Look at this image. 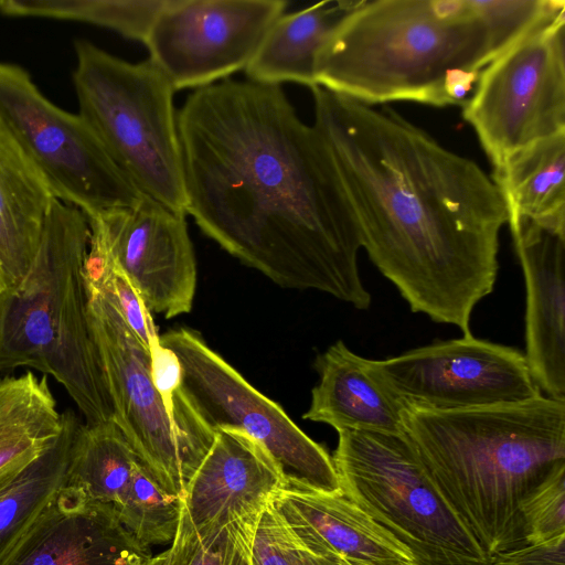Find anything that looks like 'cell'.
Returning a JSON list of instances; mask_svg holds the SVG:
<instances>
[{"label": "cell", "instance_id": "6da1fadb", "mask_svg": "<svg viewBox=\"0 0 565 565\" xmlns=\"http://www.w3.org/2000/svg\"><path fill=\"white\" fill-rule=\"evenodd\" d=\"M185 213L275 284L367 309L358 222L330 150L279 85L224 79L178 113Z\"/></svg>", "mask_w": 565, "mask_h": 565}, {"label": "cell", "instance_id": "7a4b0ae2", "mask_svg": "<svg viewBox=\"0 0 565 565\" xmlns=\"http://www.w3.org/2000/svg\"><path fill=\"white\" fill-rule=\"evenodd\" d=\"M310 89L369 258L413 312L471 334L472 310L498 276L500 188L395 110Z\"/></svg>", "mask_w": 565, "mask_h": 565}, {"label": "cell", "instance_id": "3957f363", "mask_svg": "<svg viewBox=\"0 0 565 565\" xmlns=\"http://www.w3.org/2000/svg\"><path fill=\"white\" fill-rule=\"evenodd\" d=\"M405 434L438 491L491 558L526 546L523 501L565 468V401L459 411L406 406Z\"/></svg>", "mask_w": 565, "mask_h": 565}, {"label": "cell", "instance_id": "277c9868", "mask_svg": "<svg viewBox=\"0 0 565 565\" xmlns=\"http://www.w3.org/2000/svg\"><path fill=\"white\" fill-rule=\"evenodd\" d=\"M505 50L481 0H360L319 51L315 82L370 106L446 107L452 72H481Z\"/></svg>", "mask_w": 565, "mask_h": 565}, {"label": "cell", "instance_id": "5b68a950", "mask_svg": "<svg viewBox=\"0 0 565 565\" xmlns=\"http://www.w3.org/2000/svg\"><path fill=\"white\" fill-rule=\"evenodd\" d=\"M87 215L55 200L35 258L21 282L0 292V371L26 366L52 375L85 418L113 420L87 320L84 265Z\"/></svg>", "mask_w": 565, "mask_h": 565}, {"label": "cell", "instance_id": "8992f818", "mask_svg": "<svg viewBox=\"0 0 565 565\" xmlns=\"http://www.w3.org/2000/svg\"><path fill=\"white\" fill-rule=\"evenodd\" d=\"M85 287L113 420L160 486L182 499L215 433L184 396L173 354L161 347L152 355L114 302L99 289Z\"/></svg>", "mask_w": 565, "mask_h": 565}, {"label": "cell", "instance_id": "52a82bcc", "mask_svg": "<svg viewBox=\"0 0 565 565\" xmlns=\"http://www.w3.org/2000/svg\"><path fill=\"white\" fill-rule=\"evenodd\" d=\"M78 115L146 195L185 213L174 89L150 61L130 63L86 40L74 44Z\"/></svg>", "mask_w": 565, "mask_h": 565}, {"label": "cell", "instance_id": "ba28073f", "mask_svg": "<svg viewBox=\"0 0 565 565\" xmlns=\"http://www.w3.org/2000/svg\"><path fill=\"white\" fill-rule=\"evenodd\" d=\"M338 434L332 460L342 492L409 550L414 565H491L406 434Z\"/></svg>", "mask_w": 565, "mask_h": 565}, {"label": "cell", "instance_id": "9c48e42d", "mask_svg": "<svg viewBox=\"0 0 565 565\" xmlns=\"http://www.w3.org/2000/svg\"><path fill=\"white\" fill-rule=\"evenodd\" d=\"M565 8L550 14L480 73L462 117L493 169L565 132Z\"/></svg>", "mask_w": 565, "mask_h": 565}, {"label": "cell", "instance_id": "30bf717a", "mask_svg": "<svg viewBox=\"0 0 565 565\" xmlns=\"http://www.w3.org/2000/svg\"><path fill=\"white\" fill-rule=\"evenodd\" d=\"M179 367L180 387L214 433L237 429L258 441L279 465L289 484L340 492L332 456L305 434L275 402L252 386L195 332L181 328L159 335Z\"/></svg>", "mask_w": 565, "mask_h": 565}, {"label": "cell", "instance_id": "8fae6325", "mask_svg": "<svg viewBox=\"0 0 565 565\" xmlns=\"http://www.w3.org/2000/svg\"><path fill=\"white\" fill-rule=\"evenodd\" d=\"M0 118L56 200L92 216L142 198L87 122L51 103L13 64L0 63Z\"/></svg>", "mask_w": 565, "mask_h": 565}, {"label": "cell", "instance_id": "7c38bea8", "mask_svg": "<svg viewBox=\"0 0 565 565\" xmlns=\"http://www.w3.org/2000/svg\"><path fill=\"white\" fill-rule=\"evenodd\" d=\"M366 370L405 406L433 411L513 404L542 395L521 351L472 334L385 360L366 359Z\"/></svg>", "mask_w": 565, "mask_h": 565}, {"label": "cell", "instance_id": "4fadbf2b", "mask_svg": "<svg viewBox=\"0 0 565 565\" xmlns=\"http://www.w3.org/2000/svg\"><path fill=\"white\" fill-rule=\"evenodd\" d=\"M285 0H166L145 44L174 90L202 88L245 70Z\"/></svg>", "mask_w": 565, "mask_h": 565}, {"label": "cell", "instance_id": "5bb4252c", "mask_svg": "<svg viewBox=\"0 0 565 565\" xmlns=\"http://www.w3.org/2000/svg\"><path fill=\"white\" fill-rule=\"evenodd\" d=\"M87 217L150 312L170 319L191 311L196 263L184 213L143 194Z\"/></svg>", "mask_w": 565, "mask_h": 565}, {"label": "cell", "instance_id": "9a60e30c", "mask_svg": "<svg viewBox=\"0 0 565 565\" xmlns=\"http://www.w3.org/2000/svg\"><path fill=\"white\" fill-rule=\"evenodd\" d=\"M151 557L114 507L65 484L0 565H146Z\"/></svg>", "mask_w": 565, "mask_h": 565}, {"label": "cell", "instance_id": "2e32d148", "mask_svg": "<svg viewBox=\"0 0 565 565\" xmlns=\"http://www.w3.org/2000/svg\"><path fill=\"white\" fill-rule=\"evenodd\" d=\"M526 289L525 360L540 391L565 401V232L508 212Z\"/></svg>", "mask_w": 565, "mask_h": 565}, {"label": "cell", "instance_id": "e0dca14e", "mask_svg": "<svg viewBox=\"0 0 565 565\" xmlns=\"http://www.w3.org/2000/svg\"><path fill=\"white\" fill-rule=\"evenodd\" d=\"M287 484L281 468L258 441L242 430L220 429L186 486L182 509L196 527L257 523Z\"/></svg>", "mask_w": 565, "mask_h": 565}, {"label": "cell", "instance_id": "ac0fdd59", "mask_svg": "<svg viewBox=\"0 0 565 565\" xmlns=\"http://www.w3.org/2000/svg\"><path fill=\"white\" fill-rule=\"evenodd\" d=\"M271 505L326 565H414L409 550L342 491L287 484Z\"/></svg>", "mask_w": 565, "mask_h": 565}, {"label": "cell", "instance_id": "d6986e66", "mask_svg": "<svg viewBox=\"0 0 565 565\" xmlns=\"http://www.w3.org/2000/svg\"><path fill=\"white\" fill-rule=\"evenodd\" d=\"M319 382L303 418L342 430L405 434V404L366 370V359L343 341L330 345L315 361Z\"/></svg>", "mask_w": 565, "mask_h": 565}, {"label": "cell", "instance_id": "ffe728a7", "mask_svg": "<svg viewBox=\"0 0 565 565\" xmlns=\"http://www.w3.org/2000/svg\"><path fill=\"white\" fill-rule=\"evenodd\" d=\"M55 200L0 118V292L14 289L29 271Z\"/></svg>", "mask_w": 565, "mask_h": 565}, {"label": "cell", "instance_id": "44dd1931", "mask_svg": "<svg viewBox=\"0 0 565 565\" xmlns=\"http://www.w3.org/2000/svg\"><path fill=\"white\" fill-rule=\"evenodd\" d=\"M356 0H327L282 14L270 26L245 68L248 81L281 85L298 83L312 88L319 51Z\"/></svg>", "mask_w": 565, "mask_h": 565}, {"label": "cell", "instance_id": "7402d4cb", "mask_svg": "<svg viewBox=\"0 0 565 565\" xmlns=\"http://www.w3.org/2000/svg\"><path fill=\"white\" fill-rule=\"evenodd\" d=\"M63 425L47 375L28 371L0 380V490L56 440Z\"/></svg>", "mask_w": 565, "mask_h": 565}, {"label": "cell", "instance_id": "603a6c76", "mask_svg": "<svg viewBox=\"0 0 565 565\" xmlns=\"http://www.w3.org/2000/svg\"><path fill=\"white\" fill-rule=\"evenodd\" d=\"M492 179L509 213L565 232V132L516 151Z\"/></svg>", "mask_w": 565, "mask_h": 565}, {"label": "cell", "instance_id": "cb8c5ba5", "mask_svg": "<svg viewBox=\"0 0 565 565\" xmlns=\"http://www.w3.org/2000/svg\"><path fill=\"white\" fill-rule=\"evenodd\" d=\"M56 440L0 490V562L67 482L74 434L81 420L63 412Z\"/></svg>", "mask_w": 565, "mask_h": 565}, {"label": "cell", "instance_id": "d4e9b609", "mask_svg": "<svg viewBox=\"0 0 565 565\" xmlns=\"http://www.w3.org/2000/svg\"><path fill=\"white\" fill-rule=\"evenodd\" d=\"M138 461L114 420L96 425L81 422L71 447L66 484L93 502L116 509Z\"/></svg>", "mask_w": 565, "mask_h": 565}, {"label": "cell", "instance_id": "484cf974", "mask_svg": "<svg viewBox=\"0 0 565 565\" xmlns=\"http://www.w3.org/2000/svg\"><path fill=\"white\" fill-rule=\"evenodd\" d=\"M164 2L166 0H0V12L11 17L90 23L143 43Z\"/></svg>", "mask_w": 565, "mask_h": 565}, {"label": "cell", "instance_id": "4316f807", "mask_svg": "<svg viewBox=\"0 0 565 565\" xmlns=\"http://www.w3.org/2000/svg\"><path fill=\"white\" fill-rule=\"evenodd\" d=\"M257 523L196 527L181 505L177 532L171 546L162 553L161 565H253L252 541Z\"/></svg>", "mask_w": 565, "mask_h": 565}, {"label": "cell", "instance_id": "83f0119b", "mask_svg": "<svg viewBox=\"0 0 565 565\" xmlns=\"http://www.w3.org/2000/svg\"><path fill=\"white\" fill-rule=\"evenodd\" d=\"M181 505V499L168 493L139 460L129 487L115 510L125 529L150 547L171 544Z\"/></svg>", "mask_w": 565, "mask_h": 565}, {"label": "cell", "instance_id": "f1b7e54d", "mask_svg": "<svg viewBox=\"0 0 565 565\" xmlns=\"http://www.w3.org/2000/svg\"><path fill=\"white\" fill-rule=\"evenodd\" d=\"M85 284L104 292L121 316L152 352L160 349L159 334L151 312L142 302L128 278L115 264L100 237L90 231L84 265Z\"/></svg>", "mask_w": 565, "mask_h": 565}, {"label": "cell", "instance_id": "f546056e", "mask_svg": "<svg viewBox=\"0 0 565 565\" xmlns=\"http://www.w3.org/2000/svg\"><path fill=\"white\" fill-rule=\"evenodd\" d=\"M526 545L565 536V468L539 486L521 507Z\"/></svg>", "mask_w": 565, "mask_h": 565}, {"label": "cell", "instance_id": "4dcf8cb0", "mask_svg": "<svg viewBox=\"0 0 565 565\" xmlns=\"http://www.w3.org/2000/svg\"><path fill=\"white\" fill-rule=\"evenodd\" d=\"M252 562L253 565H326L305 547L271 504L257 523Z\"/></svg>", "mask_w": 565, "mask_h": 565}, {"label": "cell", "instance_id": "1f68e13d", "mask_svg": "<svg viewBox=\"0 0 565 565\" xmlns=\"http://www.w3.org/2000/svg\"><path fill=\"white\" fill-rule=\"evenodd\" d=\"M491 565H565V536L498 554Z\"/></svg>", "mask_w": 565, "mask_h": 565}, {"label": "cell", "instance_id": "d6a6232c", "mask_svg": "<svg viewBox=\"0 0 565 565\" xmlns=\"http://www.w3.org/2000/svg\"><path fill=\"white\" fill-rule=\"evenodd\" d=\"M162 558V553L157 556H152L151 559L146 565H161Z\"/></svg>", "mask_w": 565, "mask_h": 565}]
</instances>
